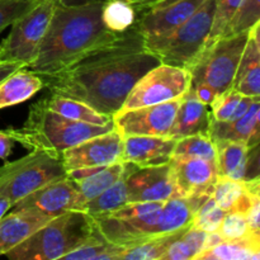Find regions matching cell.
<instances>
[{
  "instance_id": "1",
  "label": "cell",
  "mask_w": 260,
  "mask_h": 260,
  "mask_svg": "<svg viewBox=\"0 0 260 260\" xmlns=\"http://www.w3.org/2000/svg\"><path fill=\"white\" fill-rule=\"evenodd\" d=\"M159 63V57L145 47L144 37L132 24L42 79L52 95L79 101L113 118L135 84Z\"/></svg>"
},
{
  "instance_id": "2",
  "label": "cell",
  "mask_w": 260,
  "mask_h": 260,
  "mask_svg": "<svg viewBox=\"0 0 260 260\" xmlns=\"http://www.w3.org/2000/svg\"><path fill=\"white\" fill-rule=\"evenodd\" d=\"M104 3L63 5L55 3L37 56L27 66L40 76L58 73L91 48L113 40L118 32L103 22Z\"/></svg>"
},
{
  "instance_id": "3",
  "label": "cell",
  "mask_w": 260,
  "mask_h": 260,
  "mask_svg": "<svg viewBox=\"0 0 260 260\" xmlns=\"http://www.w3.org/2000/svg\"><path fill=\"white\" fill-rule=\"evenodd\" d=\"M114 128L113 122L91 124L69 119L38 101L29 109L22 128L8 129L15 142L30 150H48L62 152L90 137L106 134Z\"/></svg>"
},
{
  "instance_id": "4",
  "label": "cell",
  "mask_w": 260,
  "mask_h": 260,
  "mask_svg": "<svg viewBox=\"0 0 260 260\" xmlns=\"http://www.w3.org/2000/svg\"><path fill=\"white\" fill-rule=\"evenodd\" d=\"M94 233L90 215L84 211H68L51 218L4 256L10 260L62 259Z\"/></svg>"
},
{
  "instance_id": "5",
  "label": "cell",
  "mask_w": 260,
  "mask_h": 260,
  "mask_svg": "<svg viewBox=\"0 0 260 260\" xmlns=\"http://www.w3.org/2000/svg\"><path fill=\"white\" fill-rule=\"evenodd\" d=\"M249 32L250 30L235 36H223L212 41L188 69L190 74L189 88L207 106L218 94L233 86Z\"/></svg>"
},
{
  "instance_id": "6",
  "label": "cell",
  "mask_w": 260,
  "mask_h": 260,
  "mask_svg": "<svg viewBox=\"0 0 260 260\" xmlns=\"http://www.w3.org/2000/svg\"><path fill=\"white\" fill-rule=\"evenodd\" d=\"M216 0H205L201 7L164 37L144 38L145 47L159 57L160 62L189 69L206 46L215 18Z\"/></svg>"
},
{
  "instance_id": "7",
  "label": "cell",
  "mask_w": 260,
  "mask_h": 260,
  "mask_svg": "<svg viewBox=\"0 0 260 260\" xmlns=\"http://www.w3.org/2000/svg\"><path fill=\"white\" fill-rule=\"evenodd\" d=\"M165 202V201H164ZM164 202H128L103 215L91 216L95 231L113 245H134L160 235L159 223Z\"/></svg>"
},
{
  "instance_id": "8",
  "label": "cell",
  "mask_w": 260,
  "mask_h": 260,
  "mask_svg": "<svg viewBox=\"0 0 260 260\" xmlns=\"http://www.w3.org/2000/svg\"><path fill=\"white\" fill-rule=\"evenodd\" d=\"M68 177L60 152L32 150L28 155L0 167V196L17 203L42 185Z\"/></svg>"
},
{
  "instance_id": "9",
  "label": "cell",
  "mask_w": 260,
  "mask_h": 260,
  "mask_svg": "<svg viewBox=\"0 0 260 260\" xmlns=\"http://www.w3.org/2000/svg\"><path fill=\"white\" fill-rule=\"evenodd\" d=\"M55 0H41L32 10L10 24L8 37L0 45V61L18 62L27 68L38 48L52 17Z\"/></svg>"
},
{
  "instance_id": "10",
  "label": "cell",
  "mask_w": 260,
  "mask_h": 260,
  "mask_svg": "<svg viewBox=\"0 0 260 260\" xmlns=\"http://www.w3.org/2000/svg\"><path fill=\"white\" fill-rule=\"evenodd\" d=\"M189 86L190 74L187 69L159 63L135 84L119 111L178 99L184 95Z\"/></svg>"
},
{
  "instance_id": "11",
  "label": "cell",
  "mask_w": 260,
  "mask_h": 260,
  "mask_svg": "<svg viewBox=\"0 0 260 260\" xmlns=\"http://www.w3.org/2000/svg\"><path fill=\"white\" fill-rule=\"evenodd\" d=\"M180 98L117 112L113 116L114 128L123 137L167 136L174 122Z\"/></svg>"
},
{
  "instance_id": "12",
  "label": "cell",
  "mask_w": 260,
  "mask_h": 260,
  "mask_svg": "<svg viewBox=\"0 0 260 260\" xmlns=\"http://www.w3.org/2000/svg\"><path fill=\"white\" fill-rule=\"evenodd\" d=\"M128 202H164L180 197L173 179L170 162L156 167H136L126 162Z\"/></svg>"
},
{
  "instance_id": "13",
  "label": "cell",
  "mask_w": 260,
  "mask_h": 260,
  "mask_svg": "<svg viewBox=\"0 0 260 260\" xmlns=\"http://www.w3.org/2000/svg\"><path fill=\"white\" fill-rule=\"evenodd\" d=\"M123 136L113 128L106 134L90 137L61 152L66 173L88 168H101L121 161Z\"/></svg>"
},
{
  "instance_id": "14",
  "label": "cell",
  "mask_w": 260,
  "mask_h": 260,
  "mask_svg": "<svg viewBox=\"0 0 260 260\" xmlns=\"http://www.w3.org/2000/svg\"><path fill=\"white\" fill-rule=\"evenodd\" d=\"M35 210L48 216L61 215L68 211H84V201L75 183L69 177L52 180L23 197L10 210Z\"/></svg>"
},
{
  "instance_id": "15",
  "label": "cell",
  "mask_w": 260,
  "mask_h": 260,
  "mask_svg": "<svg viewBox=\"0 0 260 260\" xmlns=\"http://www.w3.org/2000/svg\"><path fill=\"white\" fill-rule=\"evenodd\" d=\"M169 162L180 197L211 196L218 178L216 160L172 157Z\"/></svg>"
},
{
  "instance_id": "16",
  "label": "cell",
  "mask_w": 260,
  "mask_h": 260,
  "mask_svg": "<svg viewBox=\"0 0 260 260\" xmlns=\"http://www.w3.org/2000/svg\"><path fill=\"white\" fill-rule=\"evenodd\" d=\"M205 0H180L167 7L136 14L134 25L144 38H157L169 35L185 22Z\"/></svg>"
},
{
  "instance_id": "17",
  "label": "cell",
  "mask_w": 260,
  "mask_h": 260,
  "mask_svg": "<svg viewBox=\"0 0 260 260\" xmlns=\"http://www.w3.org/2000/svg\"><path fill=\"white\" fill-rule=\"evenodd\" d=\"M177 140L168 136H124L121 161L136 167L168 164Z\"/></svg>"
},
{
  "instance_id": "18",
  "label": "cell",
  "mask_w": 260,
  "mask_h": 260,
  "mask_svg": "<svg viewBox=\"0 0 260 260\" xmlns=\"http://www.w3.org/2000/svg\"><path fill=\"white\" fill-rule=\"evenodd\" d=\"M53 218L35 210H9L0 218V256L24 241Z\"/></svg>"
},
{
  "instance_id": "19",
  "label": "cell",
  "mask_w": 260,
  "mask_h": 260,
  "mask_svg": "<svg viewBox=\"0 0 260 260\" xmlns=\"http://www.w3.org/2000/svg\"><path fill=\"white\" fill-rule=\"evenodd\" d=\"M211 119V112L208 111L207 104L203 103L189 88L180 98L174 122L167 136L179 140L192 135H210Z\"/></svg>"
},
{
  "instance_id": "20",
  "label": "cell",
  "mask_w": 260,
  "mask_h": 260,
  "mask_svg": "<svg viewBox=\"0 0 260 260\" xmlns=\"http://www.w3.org/2000/svg\"><path fill=\"white\" fill-rule=\"evenodd\" d=\"M212 118V117H211ZM260 101L255 98L248 111L234 121L220 122L211 119L210 136L216 141H235L253 146L260 142Z\"/></svg>"
},
{
  "instance_id": "21",
  "label": "cell",
  "mask_w": 260,
  "mask_h": 260,
  "mask_svg": "<svg viewBox=\"0 0 260 260\" xmlns=\"http://www.w3.org/2000/svg\"><path fill=\"white\" fill-rule=\"evenodd\" d=\"M260 22L253 25L236 69L231 88L240 94L260 98Z\"/></svg>"
},
{
  "instance_id": "22",
  "label": "cell",
  "mask_w": 260,
  "mask_h": 260,
  "mask_svg": "<svg viewBox=\"0 0 260 260\" xmlns=\"http://www.w3.org/2000/svg\"><path fill=\"white\" fill-rule=\"evenodd\" d=\"M43 86L42 76L27 68L14 71L0 81V109L28 101Z\"/></svg>"
},
{
  "instance_id": "23",
  "label": "cell",
  "mask_w": 260,
  "mask_h": 260,
  "mask_svg": "<svg viewBox=\"0 0 260 260\" xmlns=\"http://www.w3.org/2000/svg\"><path fill=\"white\" fill-rule=\"evenodd\" d=\"M208 197L210 196L174 197L165 201L159 223L160 235L184 230L192 226L196 212Z\"/></svg>"
},
{
  "instance_id": "24",
  "label": "cell",
  "mask_w": 260,
  "mask_h": 260,
  "mask_svg": "<svg viewBox=\"0 0 260 260\" xmlns=\"http://www.w3.org/2000/svg\"><path fill=\"white\" fill-rule=\"evenodd\" d=\"M215 145L218 177L243 182L250 146L235 141H216Z\"/></svg>"
},
{
  "instance_id": "25",
  "label": "cell",
  "mask_w": 260,
  "mask_h": 260,
  "mask_svg": "<svg viewBox=\"0 0 260 260\" xmlns=\"http://www.w3.org/2000/svg\"><path fill=\"white\" fill-rule=\"evenodd\" d=\"M260 238L249 235L235 240H225L203 251L196 260H259Z\"/></svg>"
},
{
  "instance_id": "26",
  "label": "cell",
  "mask_w": 260,
  "mask_h": 260,
  "mask_svg": "<svg viewBox=\"0 0 260 260\" xmlns=\"http://www.w3.org/2000/svg\"><path fill=\"white\" fill-rule=\"evenodd\" d=\"M127 164L123 161H117L114 164L101 168L93 174L80 179H71L75 183L81 200L84 201V207L88 201L93 200L98 194L118 182L126 173Z\"/></svg>"
},
{
  "instance_id": "27",
  "label": "cell",
  "mask_w": 260,
  "mask_h": 260,
  "mask_svg": "<svg viewBox=\"0 0 260 260\" xmlns=\"http://www.w3.org/2000/svg\"><path fill=\"white\" fill-rule=\"evenodd\" d=\"M41 101L51 111L56 112V113L61 114V116L66 117L69 119H74V121L101 124V126L113 122L112 117L98 113L91 107H89L88 104L81 103L79 101H74V99L63 98V96L51 94L50 96H45Z\"/></svg>"
},
{
  "instance_id": "28",
  "label": "cell",
  "mask_w": 260,
  "mask_h": 260,
  "mask_svg": "<svg viewBox=\"0 0 260 260\" xmlns=\"http://www.w3.org/2000/svg\"><path fill=\"white\" fill-rule=\"evenodd\" d=\"M187 229L175 233L151 236L146 240L126 246L119 255V260H161L162 254L167 251L170 244L179 238Z\"/></svg>"
},
{
  "instance_id": "29",
  "label": "cell",
  "mask_w": 260,
  "mask_h": 260,
  "mask_svg": "<svg viewBox=\"0 0 260 260\" xmlns=\"http://www.w3.org/2000/svg\"><path fill=\"white\" fill-rule=\"evenodd\" d=\"M254 99L255 98L253 96L243 95L233 88L228 89L223 93L218 94L208 106L211 107V117L213 121H234L248 111Z\"/></svg>"
},
{
  "instance_id": "30",
  "label": "cell",
  "mask_w": 260,
  "mask_h": 260,
  "mask_svg": "<svg viewBox=\"0 0 260 260\" xmlns=\"http://www.w3.org/2000/svg\"><path fill=\"white\" fill-rule=\"evenodd\" d=\"M123 248L104 240L98 233H94L84 243L66 254V260H119Z\"/></svg>"
},
{
  "instance_id": "31",
  "label": "cell",
  "mask_w": 260,
  "mask_h": 260,
  "mask_svg": "<svg viewBox=\"0 0 260 260\" xmlns=\"http://www.w3.org/2000/svg\"><path fill=\"white\" fill-rule=\"evenodd\" d=\"M207 233L189 226L162 254L161 260H192L202 253Z\"/></svg>"
},
{
  "instance_id": "32",
  "label": "cell",
  "mask_w": 260,
  "mask_h": 260,
  "mask_svg": "<svg viewBox=\"0 0 260 260\" xmlns=\"http://www.w3.org/2000/svg\"><path fill=\"white\" fill-rule=\"evenodd\" d=\"M127 203H128V193H127L126 179L123 175L118 182L107 188L93 200L88 201L84 207V212L90 216L103 215V213L112 212Z\"/></svg>"
},
{
  "instance_id": "33",
  "label": "cell",
  "mask_w": 260,
  "mask_h": 260,
  "mask_svg": "<svg viewBox=\"0 0 260 260\" xmlns=\"http://www.w3.org/2000/svg\"><path fill=\"white\" fill-rule=\"evenodd\" d=\"M216 145L208 134H198L177 140L173 157L216 160Z\"/></svg>"
},
{
  "instance_id": "34",
  "label": "cell",
  "mask_w": 260,
  "mask_h": 260,
  "mask_svg": "<svg viewBox=\"0 0 260 260\" xmlns=\"http://www.w3.org/2000/svg\"><path fill=\"white\" fill-rule=\"evenodd\" d=\"M248 192L245 182L229 179V178H217L211 196L213 201L225 212L235 211L240 201Z\"/></svg>"
},
{
  "instance_id": "35",
  "label": "cell",
  "mask_w": 260,
  "mask_h": 260,
  "mask_svg": "<svg viewBox=\"0 0 260 260\" xmlns=\"http://www.w3.org/2000/svg\"><path fill=\"white\" fill-rule=\"evenodd\" d=\"M103 22L113 32H122L131 27L136 19V12L131 4L122 0H107L102 10Z\"/></svg>"
},
{
  "instance_id": "36",
  "label": "cell",
  "mask_w": 260,
  "mask_h": 260,
  "mask_svg": "<svg viewBox=\"0 0 260 260\" xmlns=\"http://www.w3.org/2000/svg\"><path fill=\"white\" fill-rule=\"evenodd\" d=\"M260 22V0H243L231 18L223 36H235L246 32ZM222 36V37H223Z\"/></svg>"
},
{
  "instance_id": "37",
  "label": "cell",
  "mask_w": 260,
  "mask_h": 260,
  "mask_svg": "<svg viewBox=\"0 0 260 260\" xmlns=\"http://www.w3.org/2000/svg\"><path fill=\"white\" fill-rule=\"evenodd\" d=\"M225 211L218 207L213 201L212 196L207 198L200 208L196 212L194 218H193V228L198 230L206 231V233H212V231H218L222 218L225 216Z\"/></svg>"
},
{
  "instance_id": "38",
  "label": "cell",
  "mask_w": 260,
  "mask_h": 260,
  "mask_svg": "<svg viewBox=\"0 0 260 260\" xmlns=\"http://www.w3.org/2000/svg\"><path fill=\"white\" fill-rule=\"evenodd\" d=\"M241 2L243 0H216L215 18H213V24L208 43L216 41L217 38L222 37L225 35L229 23H230L231 18L235 14L236 9L239 8Z\"/></svg>"
},
{
  "instance_id": "39",
  "label": "cell",
  "mask_w": 260,
  "mask_h": 260,
  "mask_svg": "<svg viewBox=\"0 0 260 260\" xmlns=\"http://www.w3.org/2000/svg\"><path fill=\"white\" fill-rule=\"evenodd\" d=\"M41 0H0V33L32 10Z\"/></svg>"
},
{
  "instance_id": "40",
  "label": "cell",
  "mask_w": 260,
  "mask_h": 260,
  "mask_svg": "<svg viewBox=\"0 0 260 260\" xmlns=\"http://www.w3.org/2000/svg\"><path fill=\"white\" fill-rule=\"evenodd\" d=\"M218 233L226 240H235V239L249 236L250 233H249L245 215L243 212H239V211H229V212H226L220 225V229H218Z\"/></svg>"
},
{
  "instance_id": "41",
  "label": "cell",
  "mask_w": 260,
  "mask_h": 260,
  "mask_svg": "<svg viewBox=\"0 0 260 260\" xmlns=\"http://www.w3.org/2000/svg\"><path fill=\"white\" fill-rule=\"evenodd\" d=\"M244 215L250 235L260 238V194H255L251 198L250 205L248 206Z\"/></svg>"
},
{
  "instance_id": "42",
  "label": "cell",
  "mask_w": 260,
  "mask_h": 260,
  "mask_svg": "<svg viewBox=\"0 0 260 260\" xmlns=\"http://www.w3.org/2000/svg\"><path fill=\"white\" fill-rule=\"evenodd\" d=\"M260 179L259 177V144L249 147L248 156H246L245 177L243 182Z\"/></svg>"
},
{
  "instance_id": "43",
  "label": "cell",
  "mask_w": 260,
  "mask_h": 260,
  "mask_svg": "<svg viewBox=\"0 0 260 260\" xmlns=\"http://www.w3.org/2000/svg\"><path fill=\"white\" fill-rule=\"evenodd\" d=\"M177 2H180V0H140V2L131 4V7L134 8L136 14H140V13L147 12V10L167 7V5H170Z\"/></svg>"
},
{
  "instance_id": "44",
  "label": "cell",
  "mask_w": 260,
  "mask_h": 260,
  "mask_svg": "<svg viewBox=\"0 0 260 260\" xmlns=\"http://www.w3.org/2000/svg\"><path fill=\"white\" fill-rule=\"evenodd\" d=\"M14 144V139H13L8 129L7 131H0V159L7 160L9 157Z\"/></svg>"
},
{
  "instance_id": "45",
  "label": "cell",
  "mask_w": 260,
  "mask_h": 260,
  "mask_svg": "<svg viewBox=\"0 0 260 260\" xmlns=\"http://www.w3.org/2000/svg\"><path fill=\"white\" fill-rule=\"evenodd\" d=\"M25 68L24 65L18 62H5V61H0V81L4 80L7 76H9L10 74L14 73V71L19 70V69Z\"/></svg>"
},
{
  "instance_id": "46",
  "label": "cell",
  "mask_w": 260,
  "mask_h": 260,
  "mask_svg": "<svg viewBox=\"0 0 260 260\" xmlns=\"http://www.w3.org/2000/svg\"><path fill=\"white\" fill-rule=\"evenodd\" d=\"M55 2L63 5H85L91 3H106L107 0H55Z\"/></svg>"
},
{
  "instance_id": "47",
  "label": "cell",
  "mask_w": 260,
  "mask_h": 260,
  "mask_svg": "<svg viewBox=\"0 0 260 260\" xmlns=\"http://www.w3.org/2000/svg\"><path fill=\"white\" fill-rule=\"evenodd\" d=\"M10 207H12V203H10V201L8 200V198L0 196V218H2L3 216H4L5 213L10 210Z\"/></svg>"
},
{
  "instance_id": "48",
  "label": "cell",
  "mask_w": 260,
  "mask_h": 260,
  "mask_svg": "<svg viewBox=\"0 0 260 260\" xmlns=\"http://www.w3.org/2000/svg\"><path fill=\"white\" fill-rule=\"evenodd\" d=\"M122 2H127V3H128V4H134V3L140 2V0H122Z\"/></svg>"
}]
</instances>
